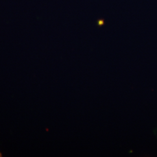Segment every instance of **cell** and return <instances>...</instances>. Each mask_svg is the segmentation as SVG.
<instances>
[{"label":"cell","mask_w":157,"mask_h":157,"mask_svg":"<svg viewBox=\"0 0 157 157\" xmlns=\"http://www.w3.org/2000/svg\"><path fill=\"white\" fill-rule=\"evenodd\" d=\"M2 157V153L0 152V157Z\"/></svg>","instance_id":"1"}]
</instances>
